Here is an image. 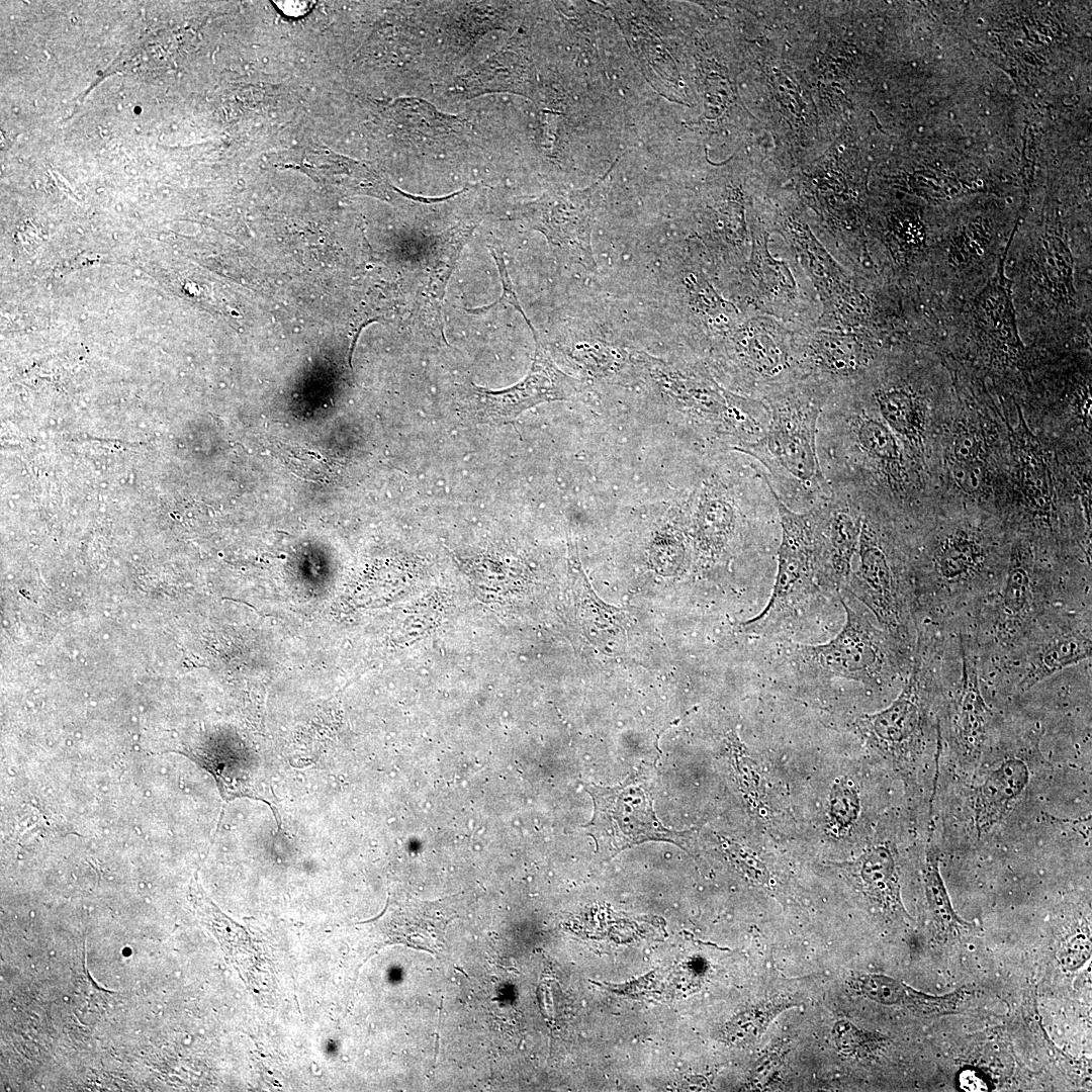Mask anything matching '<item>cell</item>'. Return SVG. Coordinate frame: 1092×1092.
Here are the masks:
<instances>
[{
  "instance_id": "cell-1",
  "label": "cell",
  "mask_w": 1092,
  "mask_h": 1092,
  "mask_svg": "<svg viewBox=\"0 0 1092 1092\" xmlns=\"http://www.w3.org/2000/svg\"><path fill=\"white\" fill-rule=\"evenodd\" d=\"M782 527L778 570L769 600L754 618L743 623L746 631L770 632L796 613L824 586L836 585L826 554L824 527L811 514L790 510L769 486Z\"/></svg>"
},
{
  "instance_id": "cell-2",
  "label": "cell",
  "mask_w": 1092,
  "mask_h": 1092,
  "mask_svg": "<svg viewBox=\"0 0 1092 1092\" xmlns=\"http://www.w3.org/2000/svg\"><path fill=\"white\" fill-rule=\"evenodd\" d=\"M840 600L846 612L840 632L823 644L799 645L796 654L826 675L880 685L896 669L892 635L878 629L841 596Z\"/></svg>"
},
{
  "instance_id": "cell-3",
  "label": "cell",
  "mask_w": 1092,
  "mask_h": 1092,
  "mask_svg": "<svg viewBox=\"0 0 1092 1092\" xmlns=\"http://www.w3.org/2000/svg\"><path fill=\"white\" fill-rule=\"evenodd\" d=\"M594 802V815L585 826L597 850L614 856L624 848L647 840L678 842L682 833L665 828L657 819L651 797L639 782L605 788L585 787Z\"/></svg>"
},
{
  "instance_id": "cell-4",
  "label": "cell",
  "mask_w": 1092,
  "mask_h": 1092,
  "mask_svg": "<svg viewBox=\"0 0 1092 1092\" xmlns=\"http://www.w3.org/2000/svg\"><path fill=\"white\" fill-rule=\"evenodd\" d=\"M855 727L870 745L892 758H908L921 751L927 727L926 670L918 643L910 675L897 699L879 712L857 717Z\"/></svg>"
},
{
  "instance_id": "cell-5",
  "label": "cell",
  "mask_w": 1092,
  "mask_h": 1092,
  "mask_svg": "<svg viewBox=\"0 0 1092 1092\" xmlns=\"http://www.w3.org/2000/svg\"><path fill=\"white\" fill-rule=\"evenodd\" d=\"M818 413L813 406L775 408L768 431L738 450L802 485L821 484L823 476L815 444Z\"/></svg>"
},
{
  "instance_id": "cell-6",
  "label": "cell",
  "mask_w": 1092,
  "mask_h": 1092,
  "mask_svg": "<svg viewBox=\"0 0 1092 1092\" xmlns=\"http://www.w3.org/2000/svg\"><path fill=\"white\" fill-rule=\"evenodd\" d=\"M534 360L528 375L517 385L499 392L502 400L483 392L478 411L487 419L510 421L523 411L544 401L566 399L577 390L576 381L559 370L538 338Z\"/></svg>"
},
{
  "instance_id": "cell-7",
  "label": "cell",
  "mask_w": 1092,
  "mask_h": 1092,
  "mask_svg": "<svg viewBox=\"0 0 1092 1092\" xmlns=\"http://www.w3.org/2000/svg\"><path fill=\"white\" fill-rule=\"evenodd\" d=\"M858 556L856 596L872 610L888 633L898 634L904 625L902 603L888 557L867 526L860 529Z\"/></svg>"
},
{
  "instance_id": "cell-8",
  "label": "cell",
  "mask_w": 1092,
  "mask_h": 1092,
  "mask_svg": "<svg viewBox=\"0 0 1092 1092\" xmlns=\"http://www.w3.org/2000/svg\"><path fill=\"white\" fill-rule=\"evenodd\" d=\"M1030 771L1019 757H1006L987 772L976 788V826L983 830L996 823L1019 799L1029 784Z\"/></svg>"
},
{
  "instance_id": "cell-9",
  "label": "cell",
  "mask_w": 1092,
  "mask_h": 1092,
  "mask_svg": "<svg viewBox=\"0 0 1092 1092\" xmlns=\"http://www.w3.org/2000/svg\"><path fill=\"white\" fill-rule=\"evenodd\" d=\"M863 891L886 908L902 909L896 855L889 842L872 844L852 863Z\"/></svg>"
},
{
  "instance_id": "cell-10",
  "label": "cell",
  "mask_w": 1092,
  "mask_h": 1092,
  "mask_svg": "<svg viewBox=\"0 0 1092 1092\" xmlns=\"http://www.w3.org/2000/svg\"><path fill=\"white\" fill-rule=\"evenodd\" d=\"M1091 656V641L1081 634L1063 633L1045 642L1031 657L1017 685L1025 692L1039 681Z\"/></svg>"
},
{
  "instance_id": "cell-11",
  "label": "cell",
  "mask_w": 1092,
  "mask_h": 1092,
  "mask_svg": "<svg viewBox=\"0 0 1092 1092\" xmlns=\"http://www.w3.org/2000/svg\"><path fill=\"white\" fill-rule=\"evenodd\" d=\"M824 530L830 570L835 583L839 584L849 576L860 526L849 513L837 510L827 521Z\"/></svg>"
},
{
  "instance_id": "cell-12",
  "label": "cell",
  "mask_w": 1092,
  "mask_h": 1092,
  "mask_svg": "<svg viewBox=\"0 0 1092 1092\" xmlns=\"http://www.w3.org/2000/svg\"><path fill=\"white\" fill-rule=\"evenodd\" d=\"M959 703V736L966 744L975 745L983 735L988 710L980 692L976 664L965 652L963 689Z\"/></svg>"
},
{
  "instance_id": "cell-13",
  "label": "cell",
  "mask_w": 1092,
  "mask_h": 1092,
  "mask_svg": "<svg viewBox=\"0 0 1092 1092\" xmlns=\"http://www.w3.org/2000/svg\"><path fill=\"white\" fill-rule=\"evenodd\" d=\"M1033 589L1031 575L1022 565L1013 563L1008 570L1001 594L1000 613L1006 623L1022 620L1031 609Z\"/></svg>"
},
{
  "instance_id": "cell-14",
  "label": "cell",
  "mask_w": 1092,
  "mask_h": 1092,
  "mask_svg": "<svg viewBox=\"0 0 1092 1092\" xmlns=\"http://www.w3.org/2000/svg\"><path fill=\"white\" fill-rule=\"evenodd\" d=\"M860 813V797L857 787L847 777L837 778L830 790L828 799V823L830 829L838 834L850 829Z\"/></svg>"
},
{
  "instance_id": "cell-15",
  "label": "cell",
  "mask_w": 1092,
  "mask_h": 1092,
  "mask_svg": "<svg viewBox=\"0 0 1092 1092\" xmlns=\"http://www.w3.org/2000/svg\"><path fill=\"white\" fill-rule=\"evenodd\" d=\"M878 401L883 418L895 432L909 439L917 435L918 414L910 395L893 390L881 394Z\"/></svg>"
},
{
  "instance_id": "cell-16",
  "label": "cell",
  "mask_w": 1092,
  "mask_h": 1092,
  "mask_svg": "<svg viewBox=\"0 0 1092 1092\" xmlns=\"http://www.w3.org/2000/svg\"><path fill=\"white\" fill-rule=\"evenodd\" d=\"M938 851L932 847L927 851L925 869V892L929 907L935 919L943 924L954 925L961 922L956 915L938 868Z\"/></svg>"
},
{
  "instance_id": "cell-17",
  "label": "cell",
  "mask_w": 1092,
  "mask_h": 1092,
  "mask_svg": "<svg viewBox=\"0 0 1092 1092\" xmlns=\"http://www.w3.org/2000/svg\"><path fill=\"white\" fill-rule=\"evenodd\" d=\"M981 555V549L974 541L953 539L941 550L938 569L942 577L948 580L963 577L975 568Z\"/></svg>"
},
{
  "instance_id": "cell-18",
  "label": "cell",
  "mask_w": 1092,
  "mask_h": 1092,
  "mask_svg": "<svg viewBox=\"0 0 1092 1092\" xmlns=\"http://www.w3.org/2000/svg\"><path fill=\"white\" fill-rule=\"evenodd\" d=\"M860 446L871 456L895 463L899 458V448L892 432L881 422L873 419L861 421L857 429Z\"/></svg>"
},
{
  "instance_id": "cell-19",
  "label": "cell",
  "mask_w": 1092,
  "mask_h": 1092,
  "mask_svg": "<svg viewBox=\"0 0 1092 1092\" xmlns=\"http://www.w3.org/2000/svg\"><path fill=\"white\" fill-rule=\"evenodd\" d=\"M856 985L862 994L882 1004H898L907 996V989L902 984L884 976L859 977Z\"/></svg>"
},
{
  "instance_id": "cell-20",
  "label": "cell",
  "mask_w": 1092,
  "mask_h": 1092,
  "mask_svg": "<svg viewBox=\"0 0 1092 1092\" xmlns=\"http://www.w3.org/2000/svg\"><path fill=\"white\" fill-rule=\"evenodd\" d=\"M953 478L967 492L978 491L985 482L984 467L978 461L960 463L954 466Z\"/></svg>"
},
{
  "instance_id": "cell-21",
  "label": "cell",
  "mask_w": 1092,
  "mask_h": 1092,
  "mask_svg": "<svg viewBox=\"0 0 1092 1092\" xmlns=\"http://www.w3.org/2000/svg\"><path fill=\"white\" fill-rule=\"evenodd\" d=\"M953 453L960 463L977 461L980 453L977 437L967 431L960 433L954 440Z\"/></svg>"
},
{
  "instance_id": "cell-22",
  "label": "cell",
  "mask_w": 1092,
  "mask_h": 1092,
  "mask_svg": "<svg viewBox=\"0 0 1092 1092\" xmlns=\"http://www.w3.org/2000/svg\"><path fill=\"white\" fill-rule=\"evenodd\" d=\"M960 1086L966 1091H987L986 1081L974 1071H965L960 1075Z\"/></svg>"
},
{
  "instance_id": "cell-23",
  "label": "cell",
  "mask_w": 1092,
  "mask_h": 1092,
  "mask_svg": "<svg viewBox=\"0 0 1092 1092\" xmlns=\"http://www.w3.org/2000/svg\"><path fill=\"white\" fill-rule=\"evenodd\" d=\"M308 4V2L302 1H280L278 6L286 14L298 16L307 10Z\"/></svg>"
}]
</instances>
